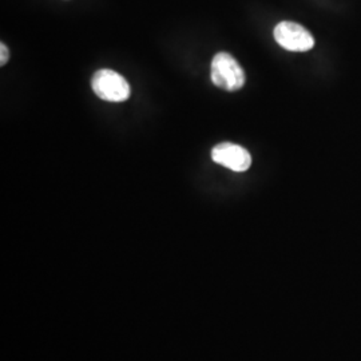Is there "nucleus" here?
Instances as JSON below:
<instances>
[{"label":"nucleus","mask_w":361,"mask_h":361,"mask_svg":"<svg viewBox=\"0 0 361 361\" xmlns=\"http://www.w3.org/2000/svg\"><path fill=\"white\" fill-rule=\"evenodd\" d=\"M212 158L221 166L231 169L233 171H246L252 165V155L249 152L231 142L219 143L212 150Z\"/></svg>","instance_id":"nucleus-4"},{"label":"nucleus","mask_w":361,"mask_h":361,"mask_svg":"<svg viewBox=\"0 0 361 361\" xmlns=\"http://www.w3.org/2000/svg\"><path fill=\"white\" fill-rule=\"evenodd\" d=\"M276 42L288 51H310L314 46V39L310 31L295 22H281L274 28Z\"/></svg>","instance_id":"nucleus-3"},{"label":"nucleus","mask_w":361,"mask_h":361,"mask_svg":"<svg viewBox=\"0 0 361 361\" xmlns=\"http://www.w3.org/2000/svg\"><path fill=\"white\" fill-rule=\"evenodd\" d=\"M0 52H1V55H0V65L4 66L7 63V61H8V49H7V46L4 43L0 44Z\"/></svg>","instance_id":"nucleus-5"},{"label":"nucleus","mask_w":361,"mask_h":361,"mask_svg":"<svg viewBox=\"0 0 361 361\" xmlns=\"http://www.w3.org/2000/svg\"><path fill=\"white\" fill-rule=\"evenodd\" d=\"M212 82L226 91H238L245 85V73L228 52H219L212 62Z\"/></svg>","instance_id":"nucleus-1"},{"label":"nucleus","mask_w":361,"mask_h":361,"mask_svg":"<svg viewBox=\"0 0 361 361\" xmlns=\"http://www.w3.org/2000/svg\"><path fill=\"white\" fill-rule=\"evenodd\" d=\"M91 86L94 92L107 102H123L131 94L128 80L109 68L98 70L92 77Z\"/></svg>","instance_id":"nucleus-2"}]
</instances>
